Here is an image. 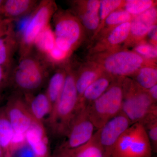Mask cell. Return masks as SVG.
Masks as SVG:
<instances>
[{"mask_svg":"<svg viewBox=\"0 0 157 157\" xmlns=\"http://www.w3.org/2000/svg\"><path fill=\"white\" fill-rule=\"evenodd\" d=\"M131 31V22L121 24L110 33L107 38L109 44L117 45L124 42L129 36Z\"/></svg>","mask_w":157,"mask_h":157,"instance_id":"24","label":"cell"},{"mask_svg":"<svg viewBox=\"0 0 157 157\" xmlns=\"http://www.w3.org/2000/svg\"><path fill=\"white\" fill-rule=\"evenodd\" d=\"M95 130L86 108L80 109L73 118L63 141L58 148L69 150L83 145L91 139Z\"/></svg>","mask_w":157,"mask_h":157,"instance_id":"8","label":"cell"},{"mask_svg":"<svg viewBox=\"0 0 157 157\" xmlns=\"http://www.w3.org/2000/svg\"><path fill=\"white\" fill-rule=\"evenodd\" d=\"M66 75L67 71L63 69H58L48 78L45 93L51 104L52 112L61 94Z\"/></svg>","mask_w":157,"mask_h":157,"instance_id":"18","label":"cell"},{"mask_svg":"<svg viewBox=\"0 0 157 157\" xmlns=\"http://www.w3.org/2000/svg\"><path fill=\"white\" fill-rule=\"evenodd\" d=\"M135 81L140 87L149 89L157 84V69L150 67L139 69L135 74Z\"/></svg>","mask_w":157,"mask_h":157,"instance_id":"23","label":"cell"},{"mask_svg":"<svg viewBox=\"0 0 157 157\" xmlns=\"http://www.w3.org/2000/svg\"><path fill=\"white\" fill-rule=\"evenodd\" d=\"M153 2L151 0H129L126 2L125 10L132 15H138L153 7Z\"/></svg>","mask_w":157,"mask_h":157,"instance_id":"26","label":"cell"},{"mask_svg":"<svg viewBox=\"0 0 157 157\" xmlns=\"http://www.w3.org/2000/svg\"><path fill=\"white\" fill-rule=\"evenodd\" d=\"M113 77L108 74H102L86 89L77 106V112L86 108L100 98L109 87Z\"/></svg>","mask_w":157,"mask_h":157,"instance_id":"15","label":"cell"},{"mask_svg":"<svg viewBox=\"0 0 157 157\" xmlns=\"http://www.w3.org/2000/svg\"><path fill=\"white\" fill-rule=\"evenodd\" d=\"M18 47V39L14 26L8 33L0 37V65H12L15 51Z\"/></svg>","mask_w":157,"mask_h":157,"instance_id":"16","label":"cell"},{"mask_svg":"<svg viewBox=\"0 0 157 157\" xmlns=\"http://www.w3.org/2000/svg\"><path fill=\"white\" fill-rule=\"evenodd\" d=\"M15 132L6 115L4 107H0V146L4 155L12 145Z\"/></svg>","mask_w":157,"mask_h":157,"instance_id":"21","label":"cell"},{"mask_svg":"<svg viewBox=\"0 0 157 157\" xmlns=\"http://www.w3.org/2000/svg\"><path fill=\"white\" fill-rule=\"evenodd\" d=\"M69 55V54L61 50L55 45L53 49L47 54L45 58L51 66L64 60Z\"/></svg>","mask_w":157,"mask_h":157,"instance_id":"31","label":"cell"},{"mask_svg":"<svg viewBox=\"0 0 157 157\" xmlns=\"http://www.w3.org/2000/svg\"><path fill=\"white\" fill-rule=\"evenodd\" d=\"M5 1H4V0H0V9H1L2 6H3V4H4Z\"/></svg>","mask_w":157,"mask_h":157,"instance_id":"39","label":"cell"},{"mask_svg":"<svg viewBox=\"0 0 157 157\" xmlns=\"http://www.w3.org/2000/svg\"><path fill=\"white\" fill-rule=\"evenodd\" d=\"M12 65H0V94L10 85Z\"/></svg>","mask_w":157,"mask_h":157,"instance_id":"32","label":"cell"},{"mask_svg":"<svg viewBox=\"0 0 157 157\" xmlns=\"http://www.w3.org/2000/svg\"><path fill=\"white\" fill-rule=\"evenodd\" d=\"M13 21L4 19L0 22V37L9 32L13 25Z\"/></svg>","mask_w":157,"mask_h":157,"instance_id":"34","label":"cell"},{"mask_svg":"<svg viewBox=\"0 0 157 157\" xmlns=\"http://www.w3.org/2000/svg\"><path fill=\"white\" fill-rule=\"evenodd\" d=\"M0 157H4L2 149L1 146H0Z\"/></svg>","mask_w":157,"mask_h":157,"instance_id":"38","label":"cell"},{"mask_svg":"<svg viewBox=\"0 0 157 157\" xmlns=\"http://www.w3.org/2000/svg\"><path fill=\"white\" fill-rule=\"evenodd\" d=\"M151 144L143 125L132 124L121 135L111 157H151Z\"/></svg>","mask_w":157,"mask_h":157,"instance_id":"5","label":"cell"},{"mask_svg":"<svg viewBox=\"0 0 157 157\" xmlns=\"http://www.w3.org/2000/svg\"><path fill=\"white\" fill-rule=\"evenodd\" d=\"M4 108L15 134L25 135L35 122L22 94L17 92L9 98Z\"/></svg>","mask_w":157,"mask_h":157,"instance_id":"10","label":"cell"},{"mask_svg":"<svg viewBox=\"0 0 157 157\" xmlns=\"http://www.w3.org/2000/svg\"><path fill=\"white\" fill-rule=\"evenodd\" d=\"M149 95L150 96L152 100L155 104L157 101V84L147 90Z\"/></svg>","mask_w":157,"mask_h":157,"instance_id":"36","label":"cell"},{"mask_svg":"<svg viewBox=\"0 0 157 157\" xmlns=\"http://www.w3.org/2000/svg\"><path fill=\"white\" fill-rule=\"evenodd\" d=\"M84 9L79 11V16L83 25L88 29L95 30L100 22L99 12Z\"/></svg>","mask_w":157,"mask_h":157,"instance_id":"25","label":"cell"},{"mask_svg":"<svg viewBox=\"0 0 157 157\" xmlns=\"http://www.w3.org/2000/svg\"><path fill=\"white\" fill-rule=\"evenodd\" d=\"M65 151L70 157H109L94 135L91 139L83 145L73 149Z\"/></svg>","mask_w":157,"mask_h":157,"instance_id":"19","label":"cell"},{"mask_svg":"<svg viewBox=\"0 0 157 157\" xmlns=\"http://www.w3.org/2000/svg\"><path fill=\"white\" fill-rule=\"evenodd\" d=\"M23 95L34 120L44 125L52 112L51 104L45 92Z\"/></svg>","mask_w":157,"mask_h":157,"instance_id":"12","label":"cell"},{"mask_svg":"<svg viewBox=\"0 0 157 157\" xmlns=\"http://www.w3.org/2000/svg\"><path fill=\"white\" fill-rule=\"evenodd\" d=\"M143 57L131 51L118 52L108 56L103 62V67L108 75L122 78L136 73L142 67Z\"/></svg>","mask_w":157,"mask_h":157,"instance_id":"9","label":"cell"},{"mask_svg":"<svg viewBox=\"0 0 157 157\" xmlns=\"http://www.w3.org/2000/svg\"><path fill=\"white\" fill-rule=\"evenodd\" d=\"M136 53L140 56L147 58H156L157 56V47L149 44H141L135 48Z\"/></svg>","mask_w":157,"mask_h":157,"instance_id":"33","label":"cell"},{"mask_svg":"<svg viewBox=\"0 0 157 157\" xmlns=\"http://www.w3.org/2000/svg\"><path fill=\"white\" fill-rule=\"evenodd\" d=\"M157 28L156 25L152 26L146 34L148 36L149 39L155 42L157 41Z\"/></svg>","mask_w":157,"mask_h":157,"instance_id":"35","label":"cell"},{"mask_svg":"<svg viewBox=\"0 0 157 157\" xmlns=\"http://www.w3.org/2000/svg\"><path fill=\"white\" fill-rule=\"evenodd\" d=\"M4 157H36L35 154L26 141L11 146Z\"/></svg>","mask_w":157,"mask_h":157,"instance_id":"27","label":"cell"},{"mask_svg":"<svg viewBox=\"0 0 157 157\" xmlns=\"http://www.w3.org/2000/svg\"><path fill=\"white\" fill-rule=\"evenodd\" d=\"M56 9V3L53 1L44 0L39 2L32 13L28 25L20 37V58L25 56L33 51L35 39L40 32L49 24Z\"/></svg>","mask_w":157,"mask_h":157,"instance_id":"6","label":"cell"},{"mask_svg":"<svg viewBox=\"0 0 157 157\" xmlns=\"http://www.w3.org/2000/svg\"><path fill=\"white\" fill-rule=\"evenodd\" d=\"M39 2L34 0H7L0 9V14L4 19L14 21L32 13Z\"/></svg>","mask_w":157,"mask_h":157,"instance_id":"14","label":"cell"},{"mask_svg":"<svg viewBox=\"0 0 157 157\" xmlns=\"http://www.w3.org/2000/svg\"><path fill=\"white\" fill-rule=\"evenodd\" d=\"M132 18V14L126 10H119L110 13L105 19V22L109 25H119L130 21Z\"/></svg>","mask_w":157,"mask_h":157,"instance_id":"28","label":"cell"},{"mask_svg":"<svg viewBox=\"0 0 157 157\" xmlns=\"http://www.w3.org/2000/svg\"><path fill=\"white\" fill-rule=\"evenodd\" d=\"M56 46L70 53L82 36V29L79 20L67 11H56L53 16Z\"/></svg>","mask_w":157,"mask_h":157,"instance_id":"7","label":"cell"},{"mask_svg":"<svg viewBox=\"0 0 157 157\" xmlns=\"http://www.w3.org/2000/svg\"><path fill=\"white\" fill-rule=\"evenodd\" d=\"M132 124L122 111L95 132L94 136L106 154L111 157L113 149L121 135Z\"/></svg>","mask_w":157,"mask_h":157,"instance_id":"11","label":"cell"},{"mask_svg":"<svg viewBox=\"0 0 157 157\" xmlns=\"http://www.w3.org/2000/svg\"><path fill=\"white\" fill-rule=\"evenodd\" d=\"M102 74L103 73L97 70L88 69L82 70L78 74H75V83L78 97V104L86 89Z\"/></svg>","mask_w":157,"mask_h":157,"instance_id":"22","label":"cell"},{"mask_svg":"<svg viewBox=\"0 0 157 157\" xmlns=\"http://www.w3.org/2000/svg\"><path fill=\"white\" fill-rule=\"evenodd\" d=\"M157 17V9L155 7L138 14L131 22L130 33L137 37L146 35L152 26L155 25Z\"/></svg>","mask_w":157,"mask_h":157,"instance_id":"17","label":"cell"},{"mask_svg":"<svg viewBox=\"0 0 157 157\" xmlns=\"http://www.w3.org/2000/svg\"><path fill=\"white\" fill-rule=\"evenodd\" d=\"M50 66L44 57L32 51L20 58L17 66L12 69L10 84L23 94L37 93L48 78Z\"/></svg>","mask_w":157,"mask_h":157,"instance_id":"1","label":"cell"},{"mask_svg":"<svg viewBox=\"0 0 157 157\" xmlns=\"http://www.w3.org/2000/svg\"><path fill=\"white\" fill-rule=\"evenodd\" d=\"M121 78L113 81L100 98L86 107L96 130L121 111L123 80Z\"/></svg>","mask_w":157,"mask_h":157,"instance_id":"4","label":"cell"},{"mask_svg":"<svg viewBox=\"0 0 157 157\" xmlns=\"http://www.w3.org/2000/svg\"><path fill=\"white\" fill-rule=\"evenodd\" d=\"M56 39L50 24L38 35L33 44L38 53L45 57L55 46Z\"/></svg>","mask_w":157,"mask_h":157,"instance_id":"20","label":"cell"},{"mask_svg":"<svg viewBox=\"0 0 157 157\" xmlns=\"http://www.w3.org/2000/svg\"><path fill=\"white\" fill-rule=\"evenodd\" d=\"M78 94L75 83V74L67 71L63 90L57 103L47 120L52 136L56 139L64 138L77 113Z\"/></svg>","mask_w":157,"mask_h":157,"instance_id":"2","label":"cell"},{"mask_svg":"<svg viewBox=\"0 0 157 157\" xmlns=\"http://www.w3.org/2000/svg\"><path fill=\"white\" fill-rule=\"evenodd\" d=\"M25 136L36 157H49V142L44 124L35 122Z\"/></svg>","mask_w":157,"mask_h":157,"instance_id":"13","label":"cell"},{"mask_svg":"<svg viewBox=\"0 0 157 157\" xmlns=\"http://www.w3.org/2000/svg\"><path fill=\"white\" fill-rule=\"evenodd\" d=\"M4 19H4V18H3V17H2L1 14H0V22H1V21H2Z\"/></svg>","mask_w":157,"mask_h":157,"instance_id":"40","label":"cell"},{"mask_svg":"<svg viewBox=\"0 0 157 157\" xmlns=\"http://www.w3.org/2000/svg\"><path fill=\"white\" fill-rule=\"evenodd\" d=\"M143 125L151 144L153 151L156 152L157 150V118L147 122Z\"/></svg>","mask_w":157,"mask_h":157,"instance_id":"30","label":"cell"},{"mask_svg":"<svg viewBox=\"0 0 157 157\" xmlns=\"http://www.w3.org/2000/svg\"><path fill=\"white\" fill-rule=\"evenodd\" d=\"M53 157H70V156L66 151L57 148L56 151Z\"/></svg>","mask_w":157,"mask_h":157,"instance_id":"37","label":"cell"},{"mask_svg":"<svg viewBox=\"0 0 157 157\" xmlns=\"http://www.w3.org/2000/svg\"><path fill=\"white\" fill-rule=\"evenodd\" d=\"M122 1L118 0H102L100 1L99 16L100 19L105 20L110 13L121 6Z\"/></svg>","mask_w":157,"mask_h":157,"instance_id":"29","label":"cell"},{"mask_svg":"<svg viewBox=\"0 0 157 157\" xmlns=\"http://www.w3.org/2000/svg\"><path fill=\"white\" fill-rule=\"evenodd\" d=\"M122 110L132 124L157 118V106L144 89L131 79H123Z\"/></svg>","mask_w":157,"mask_h":157,"instance_id":"3","label":"cell"}]
</instances>
